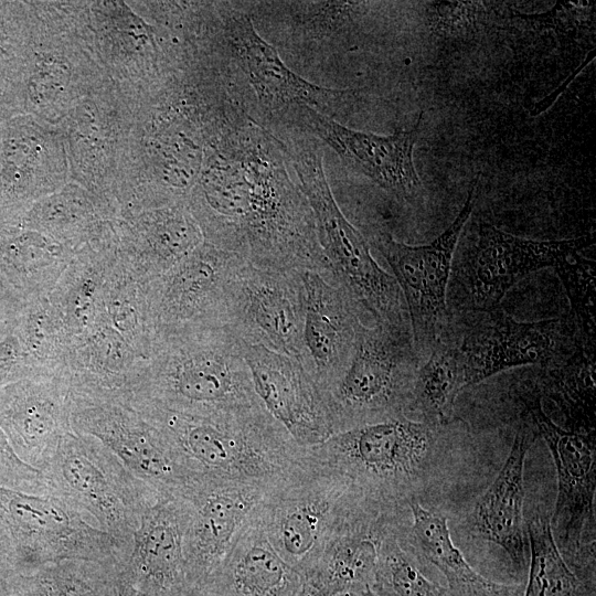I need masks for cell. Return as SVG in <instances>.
Here are the masks:
<instances>
[{
  "label": "cell",
  "instance_id": "37",
  "mask_svg": "<svg viewBox=\"0 0 596 596\" xmlns=\"http://www.w3.org/2000/svg\"><path fill=\"white\" fill-rule=\"evenodd\" d=\"M38 223L57 242L75 252L78 243L94 235L96 214L78 198H61L47 202L38 213Z\"/></svg>",
  "mask_w": 596,
  "mask_h": 596
},
{
  "label": "cell",
  "instance_id": "4",
  "mask_svg": "<svg viewBox=\"0 0 596 596\" xmlns=\"http://www.w3.org/2000/svg\"><path fill=\"white\" fill-rule=\"evenodd\" d=\"M289 158L310 206L319 245L330 266L331 284L373 323L408 324L402 291L372 257L364 236L336 202L322 168V156L311 147H289Z\"/></svg>",
  "mask_w": 596,
  "mask_h": 596
},
{
  "label": "cell",
  "instance_id": "29",
  "mask_svg": "<svg viewBox=\"0 0 596 596\" xmlns=\"http://www.w3.org/2000/svg\"><path fill=\"white\" fill-rule=\"evenodd\" d=\"M465 387L458 343L445 330L418 363L409 415L445 426L450 423L455 401Z\"/></svg>",
  "mask_w": 596,
  "mask_h": 596
},
{
  "label": "cell",
  "instance_id": "26",
  "mask_svg": "<svg viewBox=\"0 0 596 596\" xmlns=\"http://www.w3.org/2000/svg\"><path fill=\"white\" fill-rule=\"evenodd\" d=\"M203 242L193 213L172 204L142 214L117 254L120 262L140 280L167 272Z\"/></svg>",
  "mask_w": 596,
  "mask_h": 596
},
{
  "label": "cell",
  "instance_id": "15",
  "mask_svg": "<svg viewBox=\"0 0 596 596\" xmlns=\"http://www.w3.org/2000/svg\"><path fill=\"white\" fill-rule=\"evenodd\" d=\"M305 321L301 273L248 263L234 285L227 324L245 343L299 358Z\"/></svg>",
  "mask_w": 596,
  "mask_h": 596
},
{
  "label": "cell",
  "instance_id": "41",
  "mask_svg": "<svg viewBox=\"0 0 596 596\" xmlns=\"http://www.w3.org/2000/svg\"><path fill=\"white\" fill-rule=\"evenodd\" d=\"M298 596H377L370 586L347 588L332 593L318 592L304 583Z\"/></svg>",
  "mask_w": 596,
  "mask_h": 596
},
{
  "label": "cell",
  "instance_id": "34",
  "mask_svg": "<svg viewBox=\"0 0 596 596\" xmlns=\"http://www.w3.org/2000/svg\"><path fill=\"white\" fill-rule=\"evenodd\" d=\"M400 522L383 536L372 585L377 596H451L447 587L429 579L398 535Z\"/></svg>",
  "mask_w": 596,
  "mask_h": 596
},
{
  "label": "cell",
  "instance_id": "22",
  "mask_svg": "<svg viewBox=\"0 0 596 596\" xmlns=\"http://www.w3.org/2000/svg\"><path fill=\"white\" fill-rule=\"evenodd\" d=\"M398 521L400 517L360 500L302 573L304 583L322 593L372 588L381 541Z\"/></svg>",
  "mask_w": 596,
  "mask_h": 596
},
{
  "label": "cell",
  "instance_id": "16",
  "mask_svg": "<svg viewBox=\"0 0 596 596\" xmlns=\"http://www.w3.org/2000/svg\"><path fill=\"white\" fill-rule=\"evenodd\" d=\"M524 415L547 445L557 477V497L551 521L563 551L578 564L583 531L594 517L596 489L595 432L564 429L543 411L541 395H521Z\"/></svg>",
  "mask_w": 596,
  "mask_h": 596
},
{
  "label": "cell",
  "instance_id": "38",
  "mask_svg": "<svg viewBox=\"0 0 596 596\" xmlns=\"http://www.w3.org/2000/svg\"><path fill=\"white\" fill-rule=\"evenodd\" d=\"M0 486L32 494L49 493L47 481L43 472L20 459L1 428Z\"/></svg>",
  "mask_w": 596,
  "mask_h": 596
},
{
  "label": "cell",
  "instance_id": "27",
  "mask_svg": "<svg viewBox=\"0 0 596 596\" xmlns=\"http://www.w3.org/2000/svg\"><path fill=\"white\" fill-rule=\"evenodd\" d=\"M117 258V247L105 241L78 248L47 295L72 340L105 312V284Z\"/></svg>",
  "mask_w": 596,
  "mask_h": 596
},
{
  "label": "cell",
  "instance_id": "40",
  "mask_svg": "<svg viewBox=\"0 0 596 596\" xmlns=\"http://www.w3.org/2000/svg\"><path fill=\"white\" fill-rule=\"evenodd\" d=\"M106 596H151L136 588L120 572L116 562L106 565L105 576ZM188 596H194L192 590Z\"/></svg>",
  "mask_w": 596,
  "mask_h": 596
},
{
  "label": "cell",
  "instance_id": "17",
  "mask_svg": "<svg viewBox=\"0 0 596 596\" xmlns=\"http://www.w3.org/2000/svg\"><path fill=\"white\" fill-rule=\"evenodd\" d=\"M307 129L329 145L351 169L359 171L384 190L398 204H409L418 196L422 181L413 162L424 113L411 130L377 136L349 129L330 116L305 105H296Z\"/></svg>",
  "mask_w": 596,
  "mask_h": 596
},
{
  "label": "cell",
  "instance_id": "6",
  "mask_svg": "<svg viewBox=\"0 0 596 596\" xmlns=\"http://www.w3.org/2000/svg\"><path fill=\"white\" fill-rule=\"evenodd\" d=\"M127 553L61 498L0 486V558L11 575L63 561L120 563Z\"/></svg>",
  "mask_w": 596,
  "mask_h": 596
},
{
  "label": "cell",
  "instance_id": "24",
  "mask_svg": "<svg viewBox=\"0 0 596 596\" xmlns=\"http://www.w3.org/2000/svg\"><path fill=\"white\" fill-rule=\"evenodd\" d=\"M227 38L259 102L272 109L305 105L328 115L327 109L344 95L342 91L320 87L294 73L276 49L258 35L245 14H234L228 20Z\"/></svg>",
  "mask_w": 596,
  "mask_h": 596
},
{
  "label": "cell",
  "instance_id": "39",
  "mask_svg": "<svg viewBox=\"0 0 596 596\" xmlns=\"http://www.w3.org/2000/svg\"><path fill=\"white\" fill-rule=\"evenodd\" d=\"M41 375L23 350L17 336L0 343V389L23 379Z\"/></svg>",
  "mask_w": 596,
  "mask_h": 596
},
{
  "label": "cell",
  "instance_id": "10",
  "mask_svg": "<svg viewBox=\"0 0 596 596\" xmlns=\"http://www.w3.org/2000/svg\"><path fill=\"white\" fill-rule=\"evenodd\" d=\"M472 187L459 214L430 244L412 246L384 231H376L372 245L393 272L407 308L418 362L448 327L447 290L456 246L473 207Z\"/></svg>",
  "mask_w": 596,
  "mask_h": 596
},
{
  "label": "cell",
  "instance_id": "35",
  "mask_svg": "<svg viewBox=\"0 0 596 596\" xmlns=\"http://www.w3.org/2000/svg\"><path fill=\"white\" fill-rule=\"evenodd\" d=\"M545 391L576 424L577 430H594L595 380L594 355L582 347L553 366Z\"/></svg>",
  "mask_w": 596,
  "mask_h": 596
},
{
  "label": "cell",
  "instance_id": "8",
  "mask_svg": "<svg viewBox=\"0 0 596 596\" xmlns=\"http://www.w3.org/2000/svg\"><path fill=\"white\" fill-rule=\"evenodd\" d=\"M359 500L341 476L306 453L266 491L255 515L273 547L302 575Z\"/></svg>",
  "mask_w": 596,
  "mask_h": 596
},
{
  "label": "cell",
  "instance_id": "13",
  "mask_svg": "<svg viewBox=\"0 0 596 596\" xmlns=\"http://www.w3.org/2000/svg\"><path fill=\"white\" fill-rule=\"evenodd\" d=\"M266 491L260 486L196 473L174 494L185 515V574L192 590L213 578Z\"/></svg>",
  "mask_w": 596,
  "mask_h": 596
},
{
  "label": "cell",
  "instance_id": "33",
  "mask_svg": "<svg viewBox=\"0 0 596 596\" xmlns=\"http://www.w3.org/2000/svg\"><path fill=\"white\" fill-rule=\"evenodd\" d=\"M89 561H63L29 575H10L12 596H106V565Z\"/></svg>",
  "mask_w": 596,
  "mask_h": 596
},
{
  "label": "cell",
  "instance_id": "44",
  "mask_svg": "<svg viewBox=\"0 0 596 596\" xmlns=\"http://www.w3.org/2000/svg\"><path fill=\"white\" fill-rule=\"evenodd\" d=\"M595 596V595H594Z\"/></svg>",
  "mask_w": 596,
  "mask_h": 596
},
{
  "label": "cell",
  "instance_id": "12",
  "mask_svg": "<svg viewBox=\"0 0 596 596\" xmlns=\"http://www.w3.org/2000/svg\"><path fill=\"white\" fill-rule=\"evenodd\" d=\"M592 242L589 235L563 241L525 240L480 222L454 270L459 310L488 311L501 307L505 294L520 279L542 268H554L564 256Z\"/></svg>",
  "mask_w": 596,
  "mask_h": 596
},
{
  "label": "cell",
  "instance_id": "14",
  "mask_svg": "<svg viewBox=\"0 0 596 596\" xmlns=\"http://www.w3.org/2000/svg\"><path fill=\"white\" fill-rule=\"evenodd\" d=\"M465 313L457 343L466 387L511 368H550L568 358L563 351L565 322L560 319L522 322L501 307Z\"/></svg>",
  "mask_w": 596,
  "mask_h": 596
},
{
  "label": "cell",
  "instance_id": "42",
  "mask_svg": "<svg viewBox=\"0 0 596 596\" xmlns=\"http://www.w3.org/2000/svg\"><path fill=\"white\" fill-rule=\"evenodd\" d=\"M10 575V571L0 558V596H12L8 583V578Z\"/></svg>",
  "mask_w": 596,
  "mask_h": 596
},
{
  "label": "cell",
  "instance_id": "21",
  "mask_svg": "<svg viewBox=\"0 0 596 596\" xmlns=\"http://www.w3.org/2000/svg\"><path fill=\"white\" fill-rule=\"evenodd\" d=\"M185 515L179 498L160 494L142 514L125 558L123 575L151 596H188L184 561Z\"/></svg>",
  "mask_w": 596,
  "mask_h": 596
},
{
  "label": "cell",
  "instance_id": "11",
  "mask_svg": "<svg viewBox=\"0 0 596 596\" xmlns=\"http://www.w3.org/2000/svg\"><path fill=\"white\" fill-rule=\"evenodd\" d=\"M245 263L203 241L167 272L143 281L156 337L188 326H226L234 285Z\"/></svg>",
  "mask_w": 596,
  "mask_h": 596
},
{
  "label": "cell",
  "instance_id": "30",
  "mask_svg": "<svg viewBox=\"0 0 596 596\" xmlns=\"http://www.w3.org/2000/svg\"><path fill=\"white\" fill-rule=\"evenodd\" d=\"M104 309L108 322L147 361L152 352L156 331L146 302L143 281L119 257L105 284Z\"/></svg>",
  "mask_w": 596,
  "mask_h": 596
},
{
  "label": "cell",
  "instance_id": "20",
  "mask_svg": "<svg viewBox=\"0 0 596 596\" xmlns=\"http://www.w3.org/2000/svg\"><path fill=\"white\" fill-rule=\"evenodd\" d=\"M244 353L265 408L300 446H316L333 435L322 395L298 359L253 344H245Z\"/></svg>",
  "mask_w": 596,
  "mask_h": 596
},
{
  "label": "cell",
  "instance_id": "43",
  "mask_svg": "<svg viewBox=\"0 0 596 596\" xmlns=\"http://www.w3.org/2000/svg\"><path fill=\"white\" fill-rule=\"evenodd\" d=\"M194 596H213L205 589H193Z\"/></svg>",
  "mask_w": 596,
  "mask_h": 596
},
{
  "label": "cell",
  "instance_id": "2",
  "mask_svg": "<svg viewBox=\"0 0 596 596\" xmlns=\"http://www.w3.org/2000/svg\"><path fill=\"white\" fill-rule=\"evenodd\" d=\"M167 432L196 473L269 489L304 459L300 446L265 408L199 416L132 401Z\"/></svg>",
  "mask_w": 596,
  "mask_h": 596
},
{
  "label": "cell",
  "instance_id": "32",
  "mask_svg": "<svg viewBox=\"0 0 596 596\" xmlns=\"http://www.w3.org/2000/svg\"><path fill=\"white\" fill-rule=\"evenodd\" d=\"M47 295L24 305L17 330V338L41 375L64 373L72 341Z\"/></svg>",
  "mask_w": 596,
  "mask_h": 596
},
{
  "label": "cell",
  "instance_id": "18",
  "mask_svg": "<svg viewBox=\"0 0 596 596\" xmlns=\"http://www.w3.org/2000/svg\"><path fill=\"white\" fill-rule=\"evenodd\" d=\"M64 373L23 379L0 389V428L25 464L43 471L71 427Z\"/></svg>",
  "mask_w": 596,
  "mask_h": 596
},
{
  "label": "cell",
  "instance_id": "28",
  "mask_svg": "<svg viewBox=\"0 0 596 596\" xmlns=\"http://www.w3.org/2000/svg\"><path fill=\"white\" fill-rule=\"evenodd\" d=\"M412 514L409 543L445 577L451 596H522L523 585L497 583L479 574L454 544L447 519L408 502Z\"/></svg>",
  "mask_w": 596,
  "mask_h": 596
},
{
  "label": "cell",
  "instance_id": "5",
  "mask_svg": "<svg viewBox=\"0 0 596 596\" xmlns=\"http://www.w3.org/2000/svg\"><path fill=\"white\" fill-rule=\"evenodd\" d=\"M49 493L78 510L128 551L143 512L161 494L97 438L66 433L42 471Z\"/></svg>",
  "mask_w": 596,
  "mask_h": 596
},
{
  "label": "cell",
  "instance_id": "31",
  "mask_svg": "<svg viewBox=\"0 0 596 596\" xmlns=\"http://www.w3.org/2000/svg\"><path fill=\"white\" fill-rule=\"evenodd\" d=\"M530 568L522 596H594L595 587L582 581L563 558L551 521L535 514L528 521Z\"/></svg>",
  "mask_w": 596,
  "mask_h": 596
},
{
  "label": "cell",
  "instance_id": "1",
  "mask_svg": "<svg viewBox=\"0 0 596 596\" xmlns=\"http://www.w3.org/2000/svg\"><path fill=\"white\" fill-rule=\"evenodd\" d=\"M244 345L228 326L160 331L127 397L199 416L264 406L254 387Z\"/></svg>",
  "mask_w": 596,
  "mask_h": 596
},
{
  "label": "cell",
  "instance_id": "3",
  "mask_svg": "<svg viewBox=\"0 0 596 596\" xmlns=\"http://www.w3.org/2000/svg\"><path fill=\"white\" fill-rule=\"evenodd\" d=\"M443 427L398 416L337 433L306 447V453L311 461L341 476L362 500L401 514L416 500Z\"/></svg>",
  "mask_w": 596,
  "mask_h": 596
},
{
  "label": "cell",
  "instance_id": "23",
  "mask_svg": "<svg viewBox=\"0 0 596 596\" xmlns=\"http://www.w3.org/2000/svg\"><path fill=\"white\" fill-rule=\"evenodd\" d=\"M536 437L535 428L522 415L502 468L477 500L468 518L473 535L497 544L505 552L514 575H522L526 566L522 526L524 464Z\"/></svg>",
  "mask_w": 596,
  "mask_h": 596
},
{
  "label": "cell",
  "instance_id": "19",
  "mask_svg": "<svg viewBox=\"0 0 596 596\" xmlns=\"http://www.w3.org/2000/svg\"><path fill=\"white\" fill-rule=\"evenodd\" d=\"M301 279L305 321L298 360L323 398L347 370L364 319L355 304L320 274L304 272Z\"/></svg>",
  "mask_w": 596,
  "mask_h": 596
},
{
  "label": "cell",
  "instance_id": "9",
  "mask_svg": "<svg viewBox=\"0 0 596 596\" xmlns=\"http://www.w3.org/2000/svg\"><path fill=\"white\" fill-rule=\"evenodd\" d=\"M70 397L72 430L97 438L161 494L177 493L196 475L163 427L126 396Z\"/></svg>",
  "mask_w": 596,
  "mask_h": 596
},
{
  "label": "cell",
  "instance_id": "7",
  "mask_svg": "<svg viewBox=\"0 0 596 596\" xmlns=\"http://www.w3.org/2000/svg\"><path fill=\"white\" fill-rule=\"evenodd\" d=\"M418 363L409 324L363 323L347 370L323 396L333 435L409 417Z\"/></svg>",
  "mask_w": 596,
  "mask_h": 596
},
{
  "label": "cell",
  "instance_id": "36",
  "mask_svg": "<svg viewBox=\"0 0 596 596\" xmlns=\"http://www.w3.org/2000/svg\"><path fill=\"white\" fill-rule=\"evenodd\" d=\"M582 249L564 256L554 267L571 302L578 323L583 350L594 355L595 349V269L594 260L579 254Z\"/></svg>",
  "mask_w": 596,
  "mask_h": 596
},
{
  "label": "cell",
  "instance_id": "25",
  "mask_svg": "<svg viewBox=\"0 0 596 596\" xmlns=\"http://www.w3.org/2000/svg\"><path fill=\"white\" fill-rule=\"evenodd\" d=\"M302 586V576L273 547L254 511L213 578L199 589L213 596H298Z\"/></svg>",
  "mask_w": 596,
  "mask_h": 596
}]
</instances>
